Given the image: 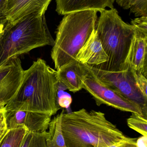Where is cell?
Returning <instances> with one entry per match:
<instances>
[{
  "label": "cell",
  "mask_w": 147,
  "mask_h": 147,
  "mask_svg": "<svg viewBox=\"0 0 147 147\" xmlns=\"http://www.w3.org/2000/svg\"><path fill=\"white\" fill-rule=\"evenodd\" d=\"M57 71L41 58L24 71L19 89L4 110H22L52 116L60 109L58 103Z\"/></svg>",
  "instance_id": "1"
},
{
  "label": "cell",
  "mask_w": 147,
  "mask_h": 147,
  "mask_svg": "<svg viewBox=\"0 0 147 147\" xmlns=\"http://www.w3.org/2000/svg\"><path fill=\"white\" fill-rule=\"evenodd\" d=\"M60 114L66 147H110L127 137L101 111L83 109Z\"/></svg>",
  "instance_id": "2"
},
{
  "label": "cell",
  "mask_w": 147,
  "mask_h": 147,
  "mask_svg": "<svg viewBox=\"0 0 147 147\" xmlns=\"http://www.w3.org/2000/svg\"><path fill=\"white\" fill-rule=\"evenodd\" d=\"M45 14H31L8 22L0 38V66L38 47L53 46Z\"/></svg>",
  "instance_id": "3"
},
{
  "label": "cell",
  "mask_w": 147,
  "mask_h": 147,
  "mask_svg": "<svg viewBox=\"0 0 147 147\" xmlns=\"http://www.w3.org/2000/svg\"><path fill=\"white\" fill-rule=\"evenodd\" d=\"M98 12L86 10L64 15L58 26L51 57L56 71L76 60L77 54L96 28Z\"/></svg>",
  "instance_id": "4"
},
{
  "label": "cell",
  "mask_w": 147,
  "mask_h": 147,
  "mask_svg": "<svg viewBox=\"0 0 147 147\" xmlns=\"http://www.w3.org/2000/svg\"><path fill=\"white\" fill-rule=\"evenodd\" d=\"M100 13L95 29L108 60L92 66L108 71H121L130 48L134 29L131 24L123 20L114 8Z\"/></svg>",
  "instance_id": "5"
},
{
  "label": "cell",
  "mask_w": 147,
  "mask_h": 147,
  "mask_svg": "<svg viewBox=\"0 0 147 147\" xmlns=\"http://www.w3.org/2000/svg\"><path fill=\"white\" fill-rule=\"evenodd\" d=\"M85 65L88 74L83 80V89L91 94L98 106L106 105L122 111L143 115L140 105L103 83Z\"/></svg>",
  "instance_id": "6"
},
{
  "label": "cell",
  "mask_w": 147,
  "mask_h": 147,
  "mask_svg": "<svg viewBox=\"0 0 147 147\" xmlns=\"http://www.w3.org/2000/svg\"><path fill=\"white\" fill-rule=\"evenodd\" d=\"M86 65L103 83L140 105L142 109L143 115L147 117V99L137 88L130 69L110 71L103 70L88 65Z\"/></svg>",
  "instance_id": "7"
},
{
  "label": "cell",
  "mask_w": 147,
  "mask_h": 147,
  "mask_svg": "<svg viewBox=\"0 0 147 147\" xmlns=\"http://www.w3.org/2000/svg\"><path fill=\"white\" fill-rule=\"evenodd\" d=\"M24 71L19 57L9 59L0 66V110L4 109L15 95Z\"/></svg>",
  "instance_id": "8"
},
{
  "label": "cell",
  "mask_w": 147,
  "mask_h": 147,
  "mask_svg": "<svg viewBox=\"0 0 147 147\" xmlns=\"http://www.w3.org/2000/svg\"><path fill=\"white\" fill-rule=\"evenodd\" d=\"M4 117L8 130L23 127L35 133L47 131L51 120V116L47 114L26 111H5Z\"/></svg>",
  "instance_id": "9"
},
{
  "label": "cell",
  "mask_w": 147,
  "mask_h": 147,
  "mask_svg": "<svg viewBox=\"0 0 147 147\" xmlns=\"http://www.w3.org/2000/svg\"><path fill=\"white\" fill-rule=\"evenodd\" d=\"M134 29L130 48L121 71L130 69L147 77V33Z\"/></svg>",
  "instance_id": "10"
},
{
  "label": "cell",
  "mask_w": 147,
  "mask_h": 147,
  "mask_svg": "<svg viewBox=\"0 0 147 147\" xmlns=\"http://www.w3.org/2000/svg\"><path fill=\"white\" fill-rule=\"evenodd\" d=\"M51 0H7L3 18L13 22L31 14H45Z\"/></svg>",
  "instance_id": "11"
},
{
  "label": "cell",
  "mask_w": 147,
  "mask_h": 147,
  "mask_svg": "<svg viewBox=\"0 0 147 147\" xmlns=\"http://www.w3.org/2000/svg\"><path fill=\"white\" fill-rule=\"evenodd\" d=\"M87 74L85 65L77 59L68 62L57 71L59 84L74 93L83 89V80Z\"/></svg>",
  "instance_id": "12"
},
{
  "label": "cell",
  "mask_w": 147,
  "mask_h": 147,
  "mask_svg": "<svg viewBox=\"0 0 147 147\" xmlns=\"http://www.w3.org/2000/svg\"><path fill=\"white\" fill-rule=\"evenodd\" d=\"M76 59L83 64L98 66L108 62V57L103 47L96 29L80 49Z\"/></svg>",
  "instance_id": "13"
},
{
  "label": "cell",
  "mask_w": 147,
  "mask_h": 147,
  "mask_svg": "<svg viewBox=\"0 0 147 147\" xmlns=\"http://www.w3.org/2000/svg\"><path fill=\"white\" fill-rule=\"evenodd\" d=\"M115 0H56V11L61 15L76 11L95 10L100 12L107 7L114 8Z\"/></svg>",
  "instance_id": "14"
},
{
  "label": "cell",
  "mask_w": 147,
  "mask_h": 147,
  "mask_svg": "<svg viewBox=\"0 0 147 147\" xmlns=\"http://www.w3.org/2000/svg\"><path fill=\"white\" fill-rule=\"evenodd\" d=\"M48 129L46 147H66L61 129L60 114L51 120Z\"/></svg>",
  "instance_id": "15"
},
{
  "label": "cell",
  "mask_w": 147,
  "mask_h": 147,
  "mask_svg": "<svg viewBox=\"0 0 147 147\" xmlns=\"http://www.w3.org/2000/svg\"><path fill=\"white\" fill-rule=\"evenodd\" d=\"M117 4L136 17L147 16V0H117Z\"/></svg>",
  "instance_id": "16"
},
{
  "label": "cell",
  "mask_w": 147,
  "mask_h": 147,
  "mask_svg": "<svg viewBox=\"0 0 147 147\" xmlns=\"http://www.w3.org/2000/svg\"><path fill=\"white\" fill-rule=\"evenodd\" d=\"M27 131L23 127L9 130L0 142V147H19Z\"/></svg>",
  "instance_id": "17"
},
{
  "label": "cell",
  "mask_w": 147,
  "mask_h": 147,
  "mask_svg": "<svg viewBox=\"0 0 147 147\" xmlns=\"http://www.w3.org/2000/svg\"><path fill=\"white\" fill-rule=\"evenodd\" d=\"M47 131L42 133L26 132L19 147H46Z\"/></svg>",
  "instance_id": "18"
},
{
  "label": "cell",
  "mask_w": 147,
  "mask_h": 147,
  "mask_svg": "<svg viewBox=\"0 0 147 147\" xmlns=\"http://www.w3.org/2000/svg\"><path fill=\"white\" fill-rule=\"evenodd\" d=\"M147 117L138 113H132L127 120L128 126L142 135L147 136Z\"/></svg>",
  "instance_id": "19"
},
{
  "label": "cell",
  "mask_w": 147,
  "mask_h": 147,
  "mask_svg": "<svg viewBox=\"0 0 147 147\" xmlns=\"http://www.w3.org/2000/svg\"><path fill=\"white\" fill-rule=\"evenodd\" d=\"M130 69L132 71L137 88L145 98L147 99V77L138 71Z\"/></svg>",
  "instance_id": "20"
},
{
  "label": "cell",
  "mask_w": 147,
  "mask_h": 147,
  "mask_svg": "<svg viewBox=\"0 0 147 147\" xmlns=\"http://www.w3.org/2000/svg\"><path fill=\"white\" fill-rule=\"evenodd\" d=\"M131 25L134 28L147 33V16H141L132 20Z\"/></svg>",
  "instance_id": "21"
},
{
  "label": "cell",
  "mask_w": 147,
  "mask_h": 147,
  "mask_svg": "<svg viewBox=\"0 0 147 147\" xmlns=\"http://www.w3.org/2000/svg\"><path fill=\"white\" fill-rule=\"evenodd\" d=\"M72 102L71 96L66 92H63L61 94H58V103L60 108L67 109Z\"/></svg>",
  "instance_id": "22"
},
{
  "label": "cell",
  "mask_w": 147,
  "mask_h": 147,
  "mask_svg": "<svg viewBox=\"0 0 147 147\" xmlns=\"http://www.w3.org/2000/svg\"><path fill=\"white\" fill-rule=\"evenodd\" d=\"M137 138H131L126 137L121 143V147H137L136 141Z\"/></svg>",
  "instance_id": "23"
},
{
  "label": "cell",
  "mask_w": 147,
  "mask_h": 147,
  "mask_svg": "<svg viewBox=\"0 0 147 147\" xmlns=\"http://www.w3.org/2000/svg\"><path fill=\"white\" fill-rule=\"evenodd\" d=\"M135 144L137 147H147V136H142L137 138Z\"/></svg>",
  "instance_id": "24"
},
{
  "label": "cell",
  "mask_w": 147,
  "mask_h": 147,
  "mask_svg": "<svg viewBox=\"0 0 147 147\" xmlns=\"http://www.w3.org/2000/svg\"><path fill=\"white\" fill-rule=\"evenodd\" d=\"M9 131L6 126L5 121L0 123V141L2 140L7 132Z\"/></svg>",
  "instance_id": "25"
},
{
  "label": "cell",
  "mask_w": 147,
  "mask_h": 147,
  "mask_svg": "<svg viewBox=\"0 0 147 147\" xmlns=\"http://www.w3.org/2000/svg\"><path fill=\"white\" fill-rule=\"evenodd\" d=\"M7 3V0H0V19L3 18Z\"/></svg>",
  "instance_id": "26"
},
{
  "label": "cell",
  "mask_w": 147,
  "mask_h": 147,
  "mask_svg": "<svg viewBox=\"0 0 147 147\" xmlns=\"http://www.w3.org/2000/svg\"><path fill=\"white\" fill-rule=\"evenodd\" d=\"M7 20H6L5 18H2L0 19V38L3 32V30L6 25L7 24Z\"/></svg>",
  "instance_id": "27"
},
{
  "label": "cell",
  "mask_w": 147,
  "mask_h": 147,
  "mask_svg": "<svg viewBox=\"0 0 147 147\" xmlns=\"http://www.w3.org/2000/svg\"><path fill=\"white\" fill-rule=\"evenodd\" d=\"M4 109L0 110V123L5 121V117H4Z\"/></svg>",
  "instance_id": "28"
},
{
  "label": "cell",
  "mask_w": 147,
  "mask_h": 147,
  "mask_svg": "<svg viewBox=\"0 0 147 147\" xmlns=\"http://www.w3.org/2000/svg\"><path fill=\"white\" fill-rule=\"evenodd\" d=\"M2 140H1L0 141V142H1V141H2Z\"/></svg>",
  "instance_id": "29"
}]
</instances>
